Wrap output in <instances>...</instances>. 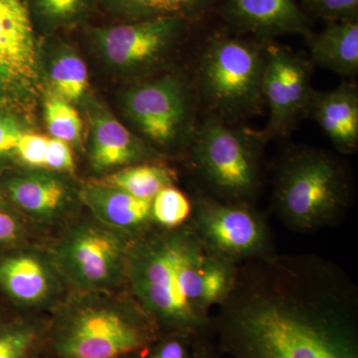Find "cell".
<instances>
[{"instance_id": "1", "label": "cell", "mask_w": 358, "mask_h": 358, "mask_svg": "<svg viewBox=\"0 0 358 358\" xmlns=\"http://www.w3.org/2000/svg\"><path fill=\"white\" fill-rule=\"evenodd\" d=\"M212 317L231 358H358V289L315 254H270L238 264Z\"/></svg>"}, {"instance_id": "2", "label": "cell", "mask_w": 358, "mask_h": 358, "mask_svg": "<svg viewBox=\"0 0 358 358\" xmlns=\"http://www.w3.org/2000/svg\"><path fill=\"white\" fill-rule=\"evenodd\" d=\"M237 264L214 254L189 221L174 229L154 226L134 239L126 288L162 334L192 339L212 334V310L229 294Z\"/></svg>"}, {"instance_id": "3", "label": "cell", "mask_w": 358, "mask_h": 358, "mask_svg": "<svg viewBox=\"0 0 358 358\" xmlns=\"http://www.w3.org/2000/svg\"><path fill=\"white\" fill-rule=\"evenodd\" d=\"M159 329L127 289L71 292L49 315L51 358H122L143 353Z\"/></svg>"}, {"instance_id": "4", "label": "cell", "mask_w": 358, "mask_h": 358, "mask_svg": "<svg viewBox=\"0 0 358 358\" xmlns=\"http://www.w3.org/2000/svg\"><path fill=\"white\" fill-rule=\"evenodd\" d=\"M352 196L348 167L320 148H289L273 178V209L289 229L313 232L338 223Z\"/></svg>"}, {"instance_id": "5", "label": "cell", "mask_w": 358, "mask_h": 358, "mask_svg": "<svg viewBox=\"0 0 358 358\" xmlns=\"http://www.w3.org/2000/svg\"><path fill=\"white\" fill-rule=\"evenodd\" d=\"M265 134L206 115L189 145V166L201 193L229 203L255 205L265 176Z\"/></svg>"}, {"instance_id": "6", "label": "cell", "mask_w": 358, "mask_h": 358, "mask_svg": "<svg viewBox=\"0 0 358 358\" xmlns=\"http://www.w3.org/2000/svg\"><path fill=\"white\" fill-rule=\"evenodd\" d=\"M266 41L215 32L207 37L197 66L196 93L207 115L235 124L259 114L265 102Z\"/></svg>"}, {"instance_id": "7", "label": "cell", "mask_w": 358, "mask_h": 358, "mask_svg": "<svg viewBox=\"0 0 358 358\" xmlns=\"http://www.w3.org/2000/svg\"><path fill=\"white\" fill-rule=\"evenodd\" d=\"M44 241L71 291L127 289V260L134 240L89 213L80 214Z\"/></svg>"}, {"instance_id": "8", "label": "cell", "mask_w": 358, "mask_h": 358, "mask_svg": "<svg viewBox=\"0 0 358 358\" xmlns=\"http://www.w3.org/2000/svg\"><path fill=\"white\" fill-rule=\"evenodd\" d=\"M196 89L176 74L134 85L124 93V109L143 138L155 147H189L196 124Z\"/></svg>"}, {"instance_id": "9", "label": "cell", "mask_w": 358, "mask_h": 358, "mask_svg": "<svg viewBox=\"0 0 358 358\" xmlns=\"http://www.w3.org/2000/svg\"><path fill=\"white\" fill-rule=\"evenodd\" d=\"M189 222L214 254L235 264L275 253L265 216L255 205L229 203L197 193Z\"/></svg>"}, {"instance_id": "10", "label": "cell", "mask_w": 358, "mask_h": 358, "mask_svg": "<svg viewBox=\"0 0 358 358\" xmlns=\"http://www.w3.org/2000/svg\"><path fill=\"white\" fill-rule=\"evenodd\" d=\"M0 289L22 313L45 315L72 292L44 240L6 250L0 257Z\"/></svg>"}, {"instance_id": "11", "label": "cell", "mask_w": 358, "mask_h": 358, "mask_svg": "<svg viewBox=\"0 0 358 358\" xmlns=\"http://www.w3.org/2000/svg\"><path fill=\"white\" fill-rule=\"evenodd\" d=\"M313 63L289 47L266 41L263 98L268 109L266 138H285L306 117L312 98Z\"/></svg>"}, {"instance_id": "12", "label": "cell", "mask_w": 358, "mask_h": 358, "mask_svg": "<svg viewBox=\"0 0 358 358\" xmlns=\"http://www.w3.org/2000/svg\"><path fill=\"white\" fill-rule=\"evenodd\" d=\"M188 23L176 17L131 21L95 28L94 38L110 64L145 72L164 62L187 31Z\"/></svg>"}, {"instance_id": "13", "label": "cell", "mask_w": 358, "mask_h": 358, "mask_svg": "<svg viewBox=\"0 0 358 358\" xmlns=\"http://www.w3.org/2000/svg\"><path fill=\"white\" fill-rule=\"evenodd\" d=\"M62 173L31 169L9 176L4 192L14 208L37 234L56 232L80 215L79 189H73Z\"/></svg>"}, {"instance_id": "14", "label": "cell", "mask_w": 358, "mask_h": 358, "mask_svg": "<svg viewBox=\"0 0 358 358\" xmlns=\"http://www.w3.org/2000/svg\"><path fill=\"white\" fill-rule=\"evenodd\" d=\"M39 62L31 20L22 0H0V83L4 91L34 96Z\"/></svg>"}, {"instance_id": "15", "label": "cell", "mask_w": 358, "mask_h": 358, "mask_svg": "<svg viewBox=\"0 0 358 358\" xmlns=\"http://www.w3.org/2000/svg\"><path fill=\"white\" fill-rule=\"evenodd\" d=\"M223 17L238 35L268 41L282 35L312 32L296 0H226Z\"/></svg>"}, {"instance_id": "16", "label": "cell", "mask_w": 358, "mask_h": 358, "mask_svg": "<svg viewBox=\"0 0 358 358\" xmlns=\"http://www.w3.org/2000/svg\"><path fill=\"white\" fill-rule=\"evenodd\" d=\"M79 199L90 215L131 239H136L155 226L152 200L138 199L100 179L82 185Z\"/></svg>"}, {"instance_id": "17", "label": "cell", "mask_w": 358, "mask_h": 358, "mask_svg": "<svg viewBox=\"0 0 358 358\" xmlns=\"http://www.w3.org/2000/svg\"><path fill=\"white\" fill-rule=\"evenodd\" d=\"M90 164L98 173L159 160V155L145 141L134 136L107 110L92 115Z\"/></svg>"}, {"instance_id": "18", "label": "cell", "mask_w": 358, "mask_h": 358, "mask_svg": "<svg viewBox=\"0 0 358 358\" xmlns=\"http://www.w3.org/2000/svg\"><path fill=\"white\" fill-rule=\"evenodd\" d=\"M306 117L319 124L341 154L350 155L358 148V90L343 83L331 91H315Z\"/></svg>"}, {"instance_id": "19", "label": "cell", "mask_w": 358, "mask_h": 358, "mask_svg": "<svg viewBox=\"0 0 358 358\" xmlns=\"http://www.w3.org/2000/svg\"><path fill=\"white\" fill-rule=\"evenodd\" d=\"M305 38L313 64L339 76L357 74L358 18L329 21L322 31L310 32Z\"/></svg>"}, {"instance_id": "20", "label": "cell", "mask_w": 358, "mask_h": 358, "mask_svg": "<svg viewBox=\"0 0 358 358\" xmlns=\"http://www.w3.org/2000/svg\"><path fill=\"white\" fill-rule=\"evenodd\" d=\"M49 315L21 313L0 320V358H32L44 352Z\"/></svg>"}, {"instance_id": "21", "label": "cell", "mask_w": 358, "mask_h": 358, "mask_svg": "<svg viewBox=\"0 0 358 358\" xmlns=\"http://www.w3.org/2000/svg\"><path fill=\"white\" fill-rule=\"evenodd\" d=\"M100 180L138 199L152 200L160 190L176 185L178 173L164 162L155 160L124 167L103 176Z\"/></svg>"}, {"instance_id": "22", "label": "cell", "mask_w": 358, "mask_h": 358, "mask_svg": "<svg viewBox=\"0 0 358 358\" xmlns=\"http://www.w3.org/2000/svg\"><path fill=\"white\" fill-rule=\"evenodd\" d=\"M115 6L133 21L155 18L204 17L217 0H115Z\"/></svg>"}, {"instance_id": "23", "label": "cell", "mask_w": 358, "mask_h": 358, "mask_svg": "<svg viewBox=\"0 0 358 358\" xmlns=\"http://www.w3.org/2000/svg\"><path fill=\"white\" fill-rule=\"evenodd\" d=\"M52 95L72 103L83 98L89 88L88 69L83 60L66 51L54 59L49 69Z\"/></svg>"}, {"instance_id": "24", "label": "cell", "mask_w": 358, "mask_h": 358, "mask_svg": "<svg viewBox=\"0 0 358 358\" xmlns=\"http://www.w3.org/2000/svg\"><path fill=\"white\" fill-rule=\"evenodd\" d=\"M192 199L176 186L160 190L152 200V217L155 226L162 229H174L190 220Z\"/></svg>"}, {"instance_id": "25", "label": "cell", "mask_w": 358, "mask_h": 358, "mask_svg": "<svg viewBox=\"0 0 358 358\" xmlns=\"http://www.w3.org/2000/svg\"><path fill=\"white\" fill-rule=\"evenodd\" d=\"M44 117L53 138L69 145L81 140V117L71 103L55 95L49 96L44 103Z\"/></svg>"}, {"instance_id": "26", "label": "cell", "mask_w": 358, "mask_h": 358, "mask_svg": "<svg viewBox=\"0 0 358 358\" xmlns=\"http://www.w3.org/2000/svg\"><path fill=\"white\" fill-rule=\"evenodd\" d=\"M34 240L41 239L6 196L0 195V250L9 249Z\"/></svg>"}, {"instance_id": "27", "label": "cell", "mask_w": 358, "mask_h": 358, "mask_svg": "<svg viewBox=\"0 0 358 358\" xmlns=\"http://www.w3.org/2000/svg\"><path fill=\"white\" fill-rule=\"evenodd\" d=\"M317 17L329 21L357 20L358 0H301Z\"/></svg>"}, {"instance_id": "28", "label": "cell", "mask_w": 358, "mask_h": 358, "mask_svg": "<svg viewBox=\"0 0 358 358\" xmlns=\"http://www.w3.org/2000/svg\"><path fill=\"white\" fill-rule=\"evenodd\" d=\"M194 341L182 334H162L141 355L143 358H190Z\"/></svg>"}, {"instance_id": "29", "label": "cell", "mask_w": 358, "mask_h": 358, "mask_svg": "<svg viewBox=\"0 0 358 358\" xmlns=\"http://www.w3.org/2000/svg\"><path fill=\"white\" fill-rule=\"evenodd\" d=\"M48 141V138L41 134L24 131L16 145L14 155L29 169H44Z\"/></svg>"}, {"instance_id": "30", "label": "cell", "mask_w": 358, "mask_h": 358, "mask_svg": "<svg viewBox=\"0 0 358 358\" xmlns=\"http://www.w3.org/2000/svg\"><path fill=\"white\" fill-rule=\"evenodd\" d=\"M88 0H36L37 9L47 20L53 23H66L76 20Z\"/></svg>"}, {"instance_id": "31", "label": "cell", "mask_w": 358, "mask_h": 358, "mask_svg": "<svg viewBox=\"0 0 358 358\" xmlns=\"http://www.w3.org/2000/svg\"><path fill=\"white\" fill-rule=\"evenodd\" d=\"M75 160L70 145L58 138H49L45 155L44 169L62 174L74 173Z\"/></svg>"}, {"instance_id": "32", "label": "cell", "mask_w": 358, "mask_h": 358, "mask_svg": "<svg viewBox=\"0 0 358 358\" xmlns=\"http://www.w3.org/2000/svg\"><path fill=\"white\" fill-rule=\"evenodd\" d=\"M24 131L13 114L0 108V159L14 155L16 145Z\"/></svg>"}, {"instance_id": "33", "label": "cell", "mask_w": 358, "mask_h": 358, "mask_svg": "<svg viewBox=\"0 0 358 358\" xmlns=\"http://www.w3.org/2000/svg\"><path fill=\"white\" fill-rule=\"evenodd\" d=\"M220 353L214 341L213 336H202L192 343L190 358H219Z\"/></svg>"}, {"instance_id": "34", "label": "cell", "mask_w": 358, "mask_h": 358, "mask_svg": "<svg viewBox=\"0 0 358 358\" xmlns=\"http://www.w3.org/2000/svg\"><path fill=\"white\" fill-rule=\"evenodd\" d=\"M32 358H51L50 357H48V355L45 353V352H42L41 353H39V355H35L34 357Z\"/></svg>"}, {"instance_id": "35", "label": "cell", "mask_w": 358, "mask_h": 358, "mask_svg": "<svg viewBox=\"0 0 358 358\" xmlns=\"http://www.w3.org/2000/svg\"><path fill=\"white\" fill-rule=\"evenodd\" d=\"M122 358H143V355H141V353H136V355H128V357Z\"/></svg>"}, {"instance_id": "36", "label": "cell", "mask_w": 358, "mask_h": 358, "mask_svg": "<svg viewBox=\"0 0 358 358\" xmlns=\"http://www.w3.org/2000/svg\"><path fill=\"white\" fill-rule=\"evenodd\" d=\"M4 94V89L3 87H2L1 83H0V99L2 98V96H3Z\"/></svg>"}, {"instance_id": "37", "label": "cell", "mask_w": 358, "mask_h": 358, "mask_svg": "<svg viewBox=\"0 0 358 358\" xmlns=\"http://www.w3.org/2000/svg\"><path fill=\"white\" fill-rule=\"evenodd\" d=\"M0 320H1V317H0Z\"/></svg>"}]
</instances>
